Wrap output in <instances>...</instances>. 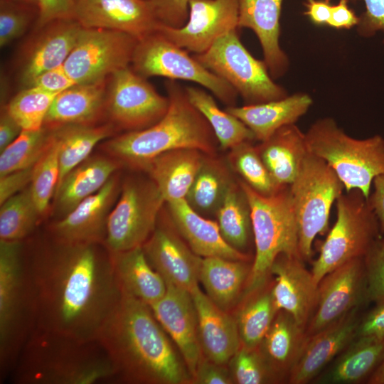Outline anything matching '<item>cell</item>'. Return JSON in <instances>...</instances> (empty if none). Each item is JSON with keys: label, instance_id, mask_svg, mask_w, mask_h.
<instances>
[{"label": "cell", "instance_id": "cell-31", "mask_svg": "<svg viewBox=\"0 0 384 384\" xmlns=\"http://www.w3.org/2000/svg\"><path fill=\"white\" fill-rule=\"evenodd\" d=\"M256 146L271 176L281 187L293 183L309 152L305 133L295 124L280 128Z\"/></svg>", "mask_w": 384, "mask_h": 384}, {"label": "cell", "instance_id": "cell-20", "mask_svg": "<svg viewBox=\"0 0 384 384\" xmlns=\"http://www.w3.org/2000/svg\"><path fill=\"white\" fill-rule=\"evenodd\" d=\"M142 248L151 267L166 284L190 292L198 286L203 257L191 250L176 230L156 226Z\"/></svg>", "mask_w": 384, "mask_h": 384}, {"label": "cell", "instance_id": "cell-48", "mask_svg": "<svg viewBox=\"0 0 384 384\" xmlns=\"http://www.w3.org/2000/svg\"><path fill=\"white\" fill-rule=\"evenodd\" d=\"M367 302L384 304V240L376 241L364 257Z\"/></svg>", "mask_w": 384, "mask_h": 384}, {"label": "cell", "instance_id": "cell-11", "mask_svg": "<svg viewBox=\"0 0 384 384\" xmlns=\"http://www.w3.org/2000/svg\"><path fill=\"white\" fill-rule=\"evenodd\" d=\"M130 66L145 78L159 76L199 84L228 106L235 105L238 95L225 80L158 31L138 41Z\"/></svg>", "mask_w": 384, "mask_h": 384}, {"label": "cell", "instance_id": "cell-56", "mask_svg": "<svg viewBox=\"0 0 384 384\" xmlns=\"http://www.w3.org/2000/svg\"><path fill=\"white\" fill-rule=\"evenodd\" d=\"M348 0H339L332 5L331 16L327 26L336 29H350L356 26L359 16L348 6Z\"/></svg>", "mask_w": 384, "mask_h": 384}, {"label": "cell", "instance_id": "cell-55", "mask_svg": "<svg viewBox=\"0 0 384 384\" xmlns=\"http://www.w3.org/2000/svg\"><path fill=\"white\" fill-rule=\"evenodd\" d=\"M356 337L384 338V304L375 305L368 313L361 316Z\"/></svg>", "mask_w": 384, "mask_h": 384}, {"label": "cell", "instance_id": "cell-28", "mask_svg": "<svg viewBox=\"0 0 384 384\" xmlns=\"http://www.w3.org/2000/svg\"><path fill=\"white\" fill-rule=\"evenodd\" d=\"M312 103L308 94L299 92L260 104L228 106L225 110L240 119L261 142L280 128L295 124Z\"/></svg>", "mask_w": 384, "mask_h": 384}, {"label": "cell", "instance_id": "cell-53", "mask_svg": "<svg viewBox=\"0 0 384 384\" xmlns=\"http://www.w3.org/2000/svg\"><path fill=\"white\" fill-rule=\"evenodd\" d=\"M218 364L203 356L192 378L195 384H232L233 380L228 367Z\"/></svg>", "mask_w": 384, "mask_h": 384}, {"label": "cell", "instance_id": "cell-23", "mask_svg": "<svg viewBox=\"0 0 384 384\" xmlns=\"http://www.w3.org/2000/svg\"><path fill=\"white\" fill-rule=\"evenodd\" d=\"M82 28L75 18H63L38 28L21 63L20 80L25 87L41 73L64 64Z\"/></svg>", "mask_w": 384, "mask_h": 384}, {"label": "cell", "instance_id": "cell-14", "mask_svg": "<svg viewBox=\"0 0 384 384\" xmlns=\"http://www.w3.org/2000/svg\"><path fill=\"white\" fill-rule=\"evenodd\" d=\"M169 106V97L160 95L131 66L108 79L105 114L115 129L127 132L148 128L165 115Z\"/></svg>", "mask_w": 384, "mask_h": 384}, {"label": "cell", "instance_id": "cell-13", "mask_svg": "<svg viewBox=\"0 0 384 384\" xmlns=\"http://www.w3.org/2000/svg\"><path fill=\"white\" fill-rule=\"evenodd\" d=\"M138 41L124 32L83 27L63 65L77 84L107 80L131 65Z\"/></svg>", "mask_w": 384, "mask_h": 384}, {"label": "cell", "instance_id": "cell-34", "mask_svg": "<svg viewBox=\"0 0 384 384\" xmlns=\"http://www.w3.org/2000/svg\"><path fill=\"white\" fill-rule=\"evenodd\" d=\"M122 292L151 306L166 292L163 277L151 267L142 247L111 253Z\"/></svg>", "mask_w": 384, "mask_h": 384}, {"label": "cell", "instance_id": "cell-47", "mask_svg": "<svg viewBox=\"0 0 384 384\" xmlns=\"http://www.w3.org/2000/svg\"><path fill=\"white\" fill-rule=\"evenodd\" d=\"M26 4L13 0H1L0 46L4 47L21 37L31 21V11Z\"/></svg>", "mask_w": 384, "mask_h": 384}, {"label": "cell", "instance_id": "cell-22", "mask_svg": "<svg viewBox=\"0 0 384 384\" xmlns=\"http://www.w3.org/2000/svg\"><path fill=\"white\" fill-rule=\"evenodd\" d=\"M360 309L353 310L338 321L307 338L288 383H312L356 338L361 318Z\"/></svg>", "mask_w": 384, "mask_h": 384}, {"label": "cell", "instance_id": "cell-5", "mask_svg": "<svg viewBox=\"0 0 384 384\" xmlns=\"http://www.w3.org/2000/svg\"><path fill=\"white\" fill-rule=\"evenodd\" d=\"M23 241L0 240V381H5L36 329Z\"/></svg>", "mask_w": 384, "mask_h": 384}, {"label": "cell", "instance_id": "cell-36", "mask_svg": "<svg viewBox=\"0 0 384 384\" xmlns=\"http://www.w3.org/2000/svg\"><path fill=\"white\" fill-rule=\"evenodd\" d=\"M231 169L215 155L205 154L185 200L206 218L215 215L230 188L236 183Z\"/></svg>", "mask_w": 384, "mask_h": 384}, {"label": "cell", "instance_id": "cell-44", "mask_svg": "<svg viewBox=\"0 0 384 384\" xmlns=\"http://www.w3.org/2000/svg\"><path fill=\"white\" fill-rule=\"evenodd\" d=\"M49 129L50 131L49 144L33 166L30 183L34 202L42 218L48 214L50 200L56 191L60 172L58 142L53 129Z\"/></svg>", "mask_w": 384, "mask_h": 384}, {"label": "cell", "instance_id": "cell-63", "mask_svg": "<svg viewBox=\"0 0 384 384\" xmlns=\"http://www.w3.org/2000/svg\"><path fill=\"white\" fill-rule=\"evenodd\" d=\"M78 1V0H75V1Z\"/></svg>", "mask_w": 384, "mask_h": 384}, {"label": "cell", "instance_id": "cell-40", "mask_svg": "<svg viewBox=\"0 0 384 384\" xmlns=\"http://www.w3.org/2000/svg\"><path fill=\"white\" fill-rule=\"evenodd\" d=\"M215 218L224 240L233 247L244 252L253 233L250 206L239 181L229 190Z\"/></svg>", "mask_w": 384, "mask_h": 384}, {"label": "cell", "instance_id": "cell-2", "mask_svg": "<svg viewBox=\"0 0 384 384\" xmlns=\"http://www.w3.org/2000/svg\"><path fill=\"white\" fill-rule=\"evenodd\" d=\"M97 339L114 368V383L188 384L192 375L149 305L122 292Z\"/></svg>", "mask_w": 384, "mask_h": 384}, {"label": "cell", "instance_id": "cell-33", "mask_svg": "<svg viewBox=\"0 0 384 384\" xmlns=\"http://www.w3.org/2000/svg\"><path fill=\"white\" fill-rule=\"evenodd\" d=\"M384 356V338L356 337L313 381L353 384L368 380Z\"/></svg>", "mask_w": 384, "mask_h": 384}, {"label": "cell", "instance_id": "cell-52", "mask_svg": "<svg viewBox=\"0 0 384 384\" xmlns=\"http://www.w3.org/2000/svg\"><path fill=\"white\" fill-rule=\"evenodd\" d=\"M76 84L62 65L41 73L28 87H35L53 93H60Z\"/></svg>", "mask_w": 384, "mask_h": 384}, {"label": "cell", "instance_id": "cell-17", "mask_svg": "<svg viewBox=\"0 0 384 384\" xmlns=\"http://www.w3.org/2000/svg\"><path fill=\"white\" fill-rule=\"evenodd\" d=\"M74 18L84 28L118 31L139 41L161 25L149 0H78Z\"/></svg>", "mask_w": 384, "mask_h": 384}, {"label": "cell", "instance_id": "cell-16", "mask_svg": "<svg viewBox=\"0 0 384 384\" xmlns=\"http://www.w3.org/2000/svg\"><path fill=\"white\" fill-rule=\"evenodd\" d=\"M188 9L184 26L161 24L157 31L195 54L206 51L220 37L239 28V0H189Z\"/></svg>", "mask_w": 384, "mask_h": 384}, {"label": "cell", "instance_id": "cell-10", "mask_svg": "<svg viewBox=\"0 0 384 384\" xmlns=\"http://www.w3.org/2000/svg\"><path fill=\"white\" fill-rule=\"evenodd\" d=\"M193 56L230 85L245 105L264 103L288 95L283 87L274 82L265 61L255 58L244 46L238 30L226 33L206 51Z\"/></svg>", "mask_w": 384, "mask_h": 384}, {"label": "cell", "instance_id": "cell-18", "mask_svg": "<svg viewBox=\"0 0 384 384\" xmlns=\"http://www.w3.org/2000/svg\"><path fill=\"white\" fill-rule=\"evenodd\" d=\"M119 192L114 174L98 191L52 223L49 234L68 243H104L108 217Z\"/></svg>", "mask_w": 384, "mask_h": 384}, {"label": "cell", "instance_id": "cell-62", "mask_svg": "<svg viewBox=\"0 0 384 384\" xmlns=\"http://www.w3.org/2000/svg\"><path fill=\"white\" fill-rule=\"evenodd\" d=\"M383 240H384V237H383Z\"/></svg>", "mask_w": 384, "mask_h": 384}, {"label": "cell", "instance_id": "cell-8", "mask_svg": "<svg viewBox=\"0 0 384 384\" xmlns=\"http://www.w3.org/2000/svg\"><path fill=\"white\" fill-rule=\"evenodd\" d=\"M337 216L323 242L311 273L315 282L341 265L364 257L383 238L378 218L358 190L342 193L336 201Z\"/></svg>", "mask_w": 384, "mask_h": 384}, {"label": "cell", "instance_id": "cell-54", "mask_svg": "<svg viewBox=\"0 0 384 384\" xmlns=\"http://www.w3.org/2000/svg\"><path fill=\"white\" fill-rule=\"evenodd\" d=\"M33 166L0 176V205L31 183Z\"/></svg>", "mask_w": 384, "mask_h": 384}, {"label": "cell", "instance_id": "cell-39", "mask_svg": "<svg viewBox=\"0 0 384 384\" xmlns=\"http://www.w3.org/2000/svg\"><path fill=\"white\" fill-rule=\"evenodd\" d=\"M190 102L204 117L222 149H231L244 142L255 139L252 132L238 117L222 110L213 96L203 89L185 87Z\"/></svg>", "mask_w": 384, "mask_h": 384}, {"label": "cell", "instance_id": "cell-1", "mask_svg": "<svg viewBox=\"0 0 384 384\" xmlns=\"http://www.w3.org/2000/svg\"><path fill=\"white\" fill-rule=\"evenodd\" d=\"M36 329L82 340L97 339L122 292L104 243L48 240L26 256Z\"/></svg>", "mask_w": 384, "mask_h": 384}, {"label": "cell", "instance_id": "cell-3", "mask_svg": "<svg viewBox=\"0 0 384 384\" xmlns=\"http://www.w3.org/2000/svg\"><path fill=\"white\" fill-rule=\"evenodd\" d=\"M8 378L14 384L112 383L115 370L98 339L36 329Z\"/></svg>", "mask_w": 384, "mask_h": 384}, {"label": "cell", "instance_id": "cell-9", "mask_svg": "<svg viewBox=\"0 0 384 384\" xmlns=\"http://www.w3.org/2000/svg\"><path fill=\"white\" fill-rule=\"evenodd\" d=\"M304 261L312 256L317 235L328 230L331 206L343 193L344 186L332 168L321 158L308 152L299 173L289 186Z\"/></svg>", "mask_w": 384, "mask_h": 384}, {"label": "cell", "instance_id": "cell-43", "mask_svg": "<svg viewBox=\"0 0 384 384\" xmlns=\"http://www.w3.org/2000/svg\"><path fill=\"white\" fill-rule=\"evenodd\" d=\"M251 142H244L230 149L228 159L230 167L253 190L262 195H272L282 187L275 183L257 146Z\"/></svg>", "mask_w": 384, "mask_h": 384}, {"label": "cell", "instance_id": "cell-21", "mask_svg": "<svg viewBox=\"0 0 384 384\" xmlns=\"http://www.w3.org/2000/svg\"><path fill=\"white\" fill-rule=\"evenodd\" d=\"M272 293L278 310L289 312L303 328L311 317L318 297V284L298 256L279 255L271 270Z\"/></svg>", "mask_w": 384, "mask_h": 384}, {"label": "cell", "instance_id": "cell-38", "mask_svg": "<svg viewBox=\"0 0 384 384\" xmlns=\"http://www.w3.org/2000/svg\"><path fill=\"white\" fill-rule=\"evenodd\" d=\"M271 279L240 302L235 319L244 346L255 348L260 345L279 311L272 293L274 280Z\"/></svg>", "mask_w": 384, "mask_h": 384}, {"label": "cell", "instance_id": "cell-15", "mask_svg": "<svg viewBox=\"0 0 384 384\" xmlns=\"http://www.w3.org/2000/svg\"><path fill=\"white\" fill-rule=\"evenodd\" d=\"M368 303L364 257L350 260L326 274L318 284L315 309L305 332L310 337Z\"/></svg>", "mask_w": 384, "mask_h": 384}, {"label": "cell", "instance_id": "cell-37", "mask_svg": "<svg viewBox=\"0 0 384 384\" xmlns=\"http://www.w3.org/2000/svg\"><path fill=\"white\" fill-rule=\"evenodd\" d=\"M49 129H53L59 145L60 172L57 188L66 175L87 159L95 146L110 137L115 129L111 123L92 126L64 125Z\"/></svg>", "mask_w": 384, "mask_h": 384}, {"label": "cell", "instance_id": "cell-58", "mask_svg": "<svg viewBox=\"0 0 384 384\" xmlns=\"http://www.w3.org/2000/svg\"><path fill=\"white\" fill-rule=\"evenodd\" d=\"M304 15L316 26H327L331 11V0H306Z\"/></svg>", "mask_w": 384, "mask_h": 384}, {"label": "cell", "instance_id": "cell-42", "mask_svg": "<svg viewBox=\"0 0 384 384\" xmlns=\"http://www.w3.org/2000/svg\"><path fill=\"white\" fill-rule=\"evenodd\" d=\"M50 139V131L22 130L17 138L0 154V176L33 166L46 150Z\"/></svg>", "mask_w": 384, "mask_h": 384}, {"label": "cell", "instance_id": "cell-7", "mask_svg": "<svg viewBox=\"0 0 384 384\" xmlns=\"http://www.w3.org/2000/svg\"><path fill=\"white\" fill-rule=\"evenodd\" d=\"M309 153L325 161L346 192L360 191L368 199L373 181L384 174V138L379 134L356 139L331 117L314 122L305 133Z\"/></svg>", "mask_w": 384, "mask_h": 384}, {"label": "cell", "instance_id": "cell-4", "mask_svg": "<svg viewBox=\"0 0 384 384\" xmlns=\"http://www.w3.org/2000/svg\"><path fill=\"white\" fill-rule=\"evenodd\" d=\"M165 85L169 99L165 115L148 128L127 132L105 141L102 149L110 157L142 169L154 157L178 149H195L215 155L218 142L215 134L190 102L185 87L172 80Z\"/></svg>", "mask_w": 384, "mask_h": 384}, {"label": "cell", "instance_id": "cell-60", "mask_svg": "<svg viewBox=\"0 0 384 384\" xmlns=\"http://www.w3.org/2000/svg\"><path fill=\"white\" fill-rule=\"evenodd\" d=\"M369 384H384V356L367 380Z\"/></svg>", "mask_w": 384, "mask_h": 384}, {"label": "cell", "instance_id": "cell-45", "mask_svg": "<svg viewBox=\"0 0 384 384\" xmlns=\"http://www.w3.org/2000/svg\"><path fill=\"white\" fill-rule=\"evenodd\" d=\"M58 94L27 87L5 107L23 130H39L43 127L47 113Z\"/></svg>", "mask_w": 384, "mask_h": 384}, {"label": "cell", "instance_id": "cell-49", "mask_svg": "<svg viewBox=\"0 0 384 384\" xmlns=\"http://www.w3.org/2000/svg\"><path fill=\"white\" fill-rule=\"evenodd\" d=\"M348 1H361L364 3L365 11L359 16V22L356 26L357 32L361 37L371 38L378 32L384 33V0Z\"/></svg>", "mask_w": 384, "mask_h": 384}, {"label": "cell", "instance_id": "cell-12", "mask_svg": "<svg viewBox=\"0 0 384 384\" xmlns=\"http://www.w3.org/2000/svg\"><path fill=\"white\" fill-rule=\"evenodd\" d=\"M164 203L151 178L126 180L108 217L104 241L107 250L116 253L142 247L155 230Z\"/></svg>", "mask_w": 384, "mask_h": 384}, {"label": "cell", "instance_id": "cell-25", "mask_svg": "<svg viewBox=\"0 0 384 384\" xmlns=\"http://www.w3.org/2000/svg\"><path fill=\"white\" fill-rule=\"evenodd\" d=\"M171 222L191 250L201 257L250 260V255L230 246L218 225L194 210L185 199L166 203Z\"/></svg>", "mask_w": 384, "mask_h": 384}, {"label": "cell", "instance_id": "cell-27", "mask_svg": "<svg viewBox=\"0 0 384 384\" xmlns=\"http://www.w3.org/2000/svg\"><path fill=\"white\" fill-rule=\"evenodd\" d=\"M108 79L76 84L58 94L47 113L43 127L96 125L105 115Z\"/></svg>", "mask_w": 384, "mask_h": 384}, {"label": "cell", "instance_id": "cell-26", "mask_svg": "<svg viewBox=\"0 0 384 384\" xmlns=\"http://www.w3.org/2000/svg\"><path fill=\"white\" fill-rule=\"evenodd\" d=\"M283 0H239L238 27L251 29L261 45L264 61L273 79L284 75L287 55L279 45Z\"/></svg>", "mask_w": 384, "mask_h": 384}, {"label": "cell", "instance_id": "cell-46", "mask_svg": "<svg viewBox=\"0 0 384 384\" xmlns=\"http://www.w3.org/2000/svg\"><path fill=\"white\" fill-rule=\"evenodd\" d=\"M228 366L233 383H278L258 346L248 348L241 345Z\"/></svg>", "mask_w": 384, "mask_h": 384}, {"label": "cell", "instance_id": "cell-61", "mask_svg": "<svg viewBox=\"0 0 384 384\" xmlns=\"http://www.w3.org/2000/svg\"><path fill=\"white\" fill-rule=\"evenodd\" d=\"M13 1H18V2L23 3V4H28L29 6H38L37 0H13Z\"/></svg>", "mask_w": 384, "mask_h": 384}, {"label": "cell", "instance_id": "cell-41", "mask_svg": "<svg viewBox=\"0 0 384 384\" xmlns=\"http://www.w3.org/2000/svg\"><path fill=\"white\" fill-rule=\"evenodd\" d=\"M41 219L28 186L1 205L0 240L23 241Z\"/></svg>", "mask_w": 384, "mask_h": 384}, {"label": "cell", "instance_id": "cell-19", "mask_svg": "<svg viewBox=\"0 0 384 384\" xmlns=\"http://www.w3.org/2000/svg\"><path fill=\"white\" fill-rule=\"evenodd\" d=\"M166 287L164 296L150 307L180 351L193 378L203 356L196 306L190 292L170 284Z\"/></svg>", "mask_w": 384, "mask_h": 384}, {"label": "cell", "instance_id": "cell-57", "mask_svg": "<svg viewBox=\"0 0 384 384\" xmlns=\"http://www.w3.org/2000/svg\"><path fill=\"white\" fill-rule=\"evenodd\" d=\"M22 130L4 105L0 117V152L13 142Z\"/></svg>", "mask_w": 384, "mask_h": 384}, {"label": "cell", "instance_id": "cell-35", "mask_svg": "<svg viewBox=\"0 0 384 384\" xmlns=\"http://www.w3.org/2000/svg\"><path fill=\"white\" fill-rule=\"evenodd\" d=\"M118 161L103 156L88 157L63 178L55 194L60 218L98 191L114 174Z\"/></svg>", "mask_w": 384, "mask_h": 384}, {"label": "cell", "instance_id": "cell-6", "mask_svg": "<svg viewBox=\"0 0 384 384\" xmlns=\"http://www.w3.org/2000/svg\"><path fill=\"white\" fill-rule=\"evenodd\" d=\"M239 183L250 206L255 247L252 270L242 301L272 278L271 267L279 255L302 256L289 186L266 196L257 193L242 180Z\"/></svg>", "mask_w": 384, "mask_h": 384}, {"label": "cell", "instance_id": "cell-50", "mask_svg": "<svg viewBox=\"0 0 384 384\" xmlns=\"http://www.w3.org/2000/svg\"><path fill=\"white\" fill-rule=\"evenodd\" d=\"M161 24L180 28L188 18L189 0H149Z\"/></svg>", "mask_w": 384, "mask_h": 384}, {"label": "cell", "instance_id": "cell-64", "mask_svg": "<svg viewBox=\"0 0 384 384\" xmlns=\"http://www.w3.org/2000/svg\"><path fill=\"white\" fill-rule=\"evenodd\" d=\"M383 237H384V235H383Z\"/></svg>", "mask_w": 384, "mask_h": 384}, {"label": "cell", "instance_id": "cell-51", "mask_svg": "<svg viewBox=\"0 0 384 384\" xmlns=\"http://www.w3.org/2000/svg\"><path fill=\"white\" fill-rule=\"evenodd\" d=\"M36 28L58 19L75 18V0H37Z\"/></svg>", "mask_w": 384, "mask_h": 384}, {"label": "cell", "instance_id": "cell-30", "mask_svg": "<svg viewBox=\"0 0 384 384\" xmlns=\"http://www.w3.org/2000/svg\"><path fill=\"white\" fill-rule=\"evenodd\" d=\"M205 154L195 149L171 150L154 157L142 170L148 173L166 203L185 199Z\"/></svg>", "mask_w": 384, "mask_h": 384}, {"label": "cell", "instance_id": "cell-32", "mask_svg": "<svg viewBox=\"0 0 384 384\" xmlns=\"http://www.w3.org/2000/svg\"><path fill=\"white\" fill-rule=\"evenodd\" d=\"M252 263L222 257H203L199 273L206 295L228 311L241 302Z\"/></svg>", "mask_w": 384, "mask_h": 384}, {"label": "cell", "instance_id": "cell-24", "mask_svg": "<svg viewBox=\"0 0 384 384\" xmlns=\"http://www.w3.org/2000/svg\"><path fill=\"white\" fill-rule=\"evenodd\" d=\"M196 306L202 355L228 365L241 346L236 319L215 305L199 286L191 291Z\"/></svg>", "mask_w": 384, "mask_h": 384}, {"label": "cell", "instance_id": "cell-59", "mask_svg": "<svg viewBox=\"0 0 384 384\" xmlns=\"http://www.w3.org/2000/svg\"><path fill=\"white\" fill-rule=\"evenodd\" d=\"M373 191L368 201L374 211L380 225L381 234L384 235V174L375 176L373 181Z\"/></svg>", "mask_w": 384, "mask_h": 384}, {"label": "cell", "instance_id": "cell-29", "mask_svg": "<svg viewBox=\"0 0 384 384\" xmlns=\"http://www.w3.org/2000/svg\"><path fill=\"white\" fill-rule=\"evenodd\" d=\"M307 338L305 329L289 312L277 311L258 347L278 383H288Z\"/></svg>", "mask_w": 384, "mask_h": 384}]
</instances>
